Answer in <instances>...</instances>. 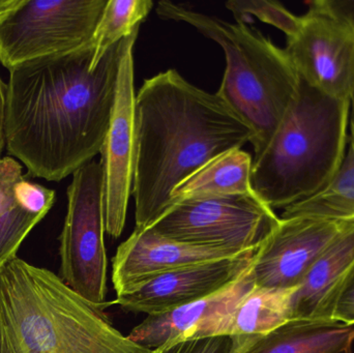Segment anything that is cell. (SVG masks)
I'll return each mask as SVG.
<instances>
[{
	"label": "cell",
	"instance_id": "9a60e30c",
	"mask_svg": "<svg viewBox=\"0 0 354 353\" xmlns=\"http://www.w3.org/2000/svg\"><path fill=\"white\" fill-rule=\"evenodd\" d=\"M54 201L55 192L29 182L18 161L10 157L0 160V267L17 256Z\"/></svg>",
	"mask_w": 354,
	"mask_h": 353
},
{
	"label": "cell",
	"instance_id": "603a6c76",
	"mask_svg": "<svg viewBox=\"0 0 354 353\" xmlns=\"http://www.w3.org/2000/svg\"><path fill=\"white\" fill-rule=\"evenodd\" d=\"M234 339L231 336L176 340L164 344L153 353H231Z\"/></svg>",
	"mask_w": 354,
	"mask_h": 353
},
{
	"label": "cell",
	"instance_id": "d4e9b609",
	"mask_svg": "<svg viewBox=\"0 0 354 353\" xmlns=\"http://www.w3.org/2000/svg\"><path fill=\"white\" fill-rule=\"evenodd\" d=\"M6 106H8V84H6L0 77V157L6 146Z\"/></svg>",
	"mask_w": 354,
	"mask_h": 353
},
{
	"label": "cell",
	"instance_id": "cb8c5ba5",
	"mask_svg": "<svg viewBox=\"0 0 354 353\" xmlns=\"http://www.w3.org/2000/svg\"><path fill=\"white\" fill-rule=\"evenodd\" d=\"M334 321L354 325V271L339 298L335 310Z\"/></svg>",
	"mask_w": 354,
	"mask_h": 353
},
{
	"label": "cell",
	"instance_id": "30bf717a",
	"mask_svg": "<svg viewBox=\"0 0 354 353\" xmlns=\"http://www.w3.org/2000/svg\"><path fill=\"white\" fill-rule=\"evenodd\" d=\"M139 28L126 37L118 73L115 105L101 151L105 184L106 233L120 238L126 226L136 162L134 47Z\"/></svg>",
	"mask_w": 354,
	"mask_h": 353
},
{
	"label": "cell",
	"instance_id": "ba28073f",
	"mask_svg": "<svg viewBox=\"0 0 354 353\" xmlns=\"http://www.w3.org/2000/svg\"><path fill=\"white\" fill-rule=\"evenodd\" d=\"M280 222L255 194L218 195L179 201L149 228L183 244L245 252L259 249Z\"/></svg>",
	"mask_w": 354,
	"mask_h": 353
},
{
	"label": "cell",
	"instance_id": "d6986e66",
	"mask_svg": "<svg viewBox=\"0 0 354 353\" xmlns=\"http://www.w3.org/2000/svg\"><path fill=\"white\" fill-rule=\"evenodd\" d=\"M291 217L354 222V93L351 102L348 144L338 173L319 194L287 207L281 216L283 219Z\"/></svg>",
	"mask_w": 354,
	"mask_h": 353
},
{
	"label": "cell",
	"instance_id": "7402d4cb",
	"mask_svg": "<svg viewBox=\"0 0 354 353\" xmlns=\"http://www.w3.org/2000/svg\"><path fill=\"white\" fill-rule=\"evenodd\" d=\"M226 8L235 16V21H245L250 16L257 17L262 22L268 23L286 35L292 37L301 26V16L287 10L284 6L270 0H231Z\"/></svg>",
	"mask_w": 354,
	"mask_h": 353
},
{
	"label": "cell",
	"instance_id": "5b68a950",
	"mask_svg": "<svg viewBox=\"0 0 354 353\" xmlns=\"http://www.w3.org/2000/svg\"><path fill=\"white\" fill-rule=\"evenodd\" d=\"M157 14L187 23L222 47L226 68L216 95L251 128L254 158L261 155L299 91L287 52L245 21L228 22L172 1H160Z\"/></svg>",
	"mask_w": 354,
	"mask_h": 353
},
{
	"label": "cell",
	"instance_id": "7a4b0ae2",
	"mask_svg": "<svg viewBox=\"0 0 354 353\" xmlns=\"http://www.w3.org/2000/svg\"><path fill=\"white\" fill-rule=\"evenodd\" d=\"M135 128L132 195L138 229L151 227L169 209L183 180L253 137L216 93L198 88L174 68L143 82L135 97Z\"/></svg>",
	"mask_w": 354,
	"mask_h": 353
},
{
	"label": "cell",
	"instance_id": "277c9868",
	"mask_svg": "<svg viewBox=\"0 0 354 353\" xmlns=\"http://www.w3.org/2000/svg\"><path fill=\"white\" fill-rule=\"evenodd\" d=\"M351 102L320 93L299 78L297 97L263 153L253 158L251 184L272 209L324 190L338 173L349 136Z\"/></svg>",
	"mask_w": 354,
	"mask_h": 353
},
{
	"label": "cell",
	"instance_id": "ac0fdd59",
	"mask_svg": "<svg viewBox=\"0 0 354 353\" xmlns=\"http://www.w3.org/2000/svg\"><path fill=\"white\" fill-rule=\"evenodd\" d=\"M252 167L253 158L243 149L223 153L176 187L171 207L196 197L255 194L251 184Z\"/></svg>",
	"mask_w": 354,
	"mask_h": 353
},
{
	"label": "cell",
	"instance_id": "5bb4252c",
	"mask_svg": "<svg viewBox=\"0 0 354 353\" xmlns=\"http://www.w3.org/2000/svg\"><path fill=\"white\" fill-rule=\"evenodd\" d=\"M241 253L183 244L159 236L151 228H135L130 238L118 247L112 260L114 290L116 296H124L170 271Z\"/></svg>",
	"mask_w": 354,
	"mask_h": 353
},
{
	"label": "cell",
	"instance_id": "44dd1931",
	"mask_svg": "<svg viewBox=\"0 0 354 353\" xmlns=\"http://www.w3.org/2000/svg\"><path fill=\"white\" fill-rule=\"evenodd\" d=\"M151 0H108L93 35L91 68H95L110 48L130 37L153 10Z\"/></svg>",
	"mask_w": 354,
	"mask_h": 353
},
{
	"label": "cell",
	"instance_id": "52a82bcc",
	"mask_svg": "<svg viewBox=\"0 0 354 353\" xmlns=\"http://www.w3.org/2000/svg\"><path fill=\"white\" fill-rule=\"evenodd\" d=\"M108 0H12L0 12V62L73 51L93 41Z\"/></svg>",
	"mask_w": 354,
	"mask_h": 353
},
{
	"label": "cell",
	"instance_id": "6da1fadb",
	"mask_svg": "<svg viewBox=\"0 0 354 353\" xmlns=\"http://www.w3.org/2000/svg\"><path fill=\"white\" fill-rule=\"evenodd\" d=\"M124 45L110 48L95 68L91 41L8 70L6 146L29 176L60 182L101 155Z\"/></svg>",
	"mask_w": 354,
	"mask_h": 353
},
{
	"label": "cell",
	"instance_id": "2e32d148",
	"mask_svg": "<svg viewBox=\"0 0 354 353\" xmlns=\"http://www.w3.org/2000/svg\"><path fill=\"white\" fill-rule=\"evenodd\" d=\"M353 271L354 222H351L293 292L292 319L334 321L339 298Z\"/></svg>",
	"mask_w": 354,
	"mask_h": 353
},
{
	"label": "cell",
	"instance_id": "4fadbf2b",
	"mask_svg": "<svg viewBox=\"0 0 354 353\" xmlns=\"http://www.w3.org/2000/svg\"><path fill=\"white\" fill-rule=\"evenodd\" d=\"M255 286L251 267L239 280L216 294L170 312L149 315L128 337L155 350L176 340L229 336L233 313Z\"/></svg>",
	"mask_w": 354,
	"mask_h": 353
},
{
	"label": "cell",
	"instance_id": "3957f363",
	"mask_svg": "<svg viewBox=\"0 0 354 353\" xmlns=\"http://www.w3.org/2000/svg\"><path fill=\"white\" fill-rule=\"evenodd\" d=\"M59 276L18 256L0 267V353H153Z\"/></svg>",
	"mask_w": 354,
	"mask_h": 353
},
{
	"label": "cell",
	"instance_id": "ffe728a7",
	"mask_svg": "<svg viewBox=\"0 0 354 353\" xmlns=\"http://www.w3.org/2000/svg\"><path fill=\"white\" fill-rule=\"evenodd\" d=\"M295 289L255 286L233 313L229 336L264 335L290 321Z\"/></svg>",
	"mask_w": 354,
	"mask_h": 353
},
{
	"label": "cell",
	"instance_id": "e0dca14e",
	"mask_svg": "<svg viewBox=\"0 0 354 353\" xmlns=\"http://www.w3.org/2000/svg\"><path fill=\"white\" fill-rule=\"evenodd\" d=\"M233 339L231 353H354V325L292 319L270 333Z\"/></svg>",
	"mask_w": 354,
	"mask_h": 353
},
{
	"label": "cell",
	"instance_id": "8fae6325",
	"mask_svg": "<svg viewBox=\"0 0 354 353\" xmlns=\"http://www.w3.org/2000/svg\"><path fill=\"white\" fill-rule=\"evenodd\" d=\"M349 224L324 218H281L278 227L254 258L252 273L256 286L297 287L314 263Z\"/></svg>",
	"mask_w": 354,
	"mask_h": 353
},
{
	"label": "cell",
	"instance_id": "9c48e42d",
	"mask_svg": "<svg viewBox=\"0 0 354 353\" xmlns=\"http://www.w3.org/2000/svg\"><path fill=\"white\" fill-rule=\"evenodd\" d=\"M299 30L287 37L285 51L299 78L320 93L351 102L354 93V19L328 0L309 2Z\"/></svg>",
	"mask_w": 354,
	"mask_h": 353
},
{
	"label": "cell",
	"instance_id": "484cf974",
	"mask_svg": "<svg viewBox=\"0 0 354 353\" xmlns=\"http://www.w3.org/2000/svg\"><path fill=\"white\" fill-rule=\"evenodd\" d=\"M12 0H0V12H3L8 6H10Z\"/></svg>",
	"mask_w": 354,
	"mask_h": 353
},
{
	"label": "cell",
	"instance_id": "8992f818",
	"mask_svg": "<svg viewBox=\"0 0 354 353\" xmlns=\"http://www.w3.org/2000/svg\"><path fill=\"white\" fill-rule=\"evenodd\" d=\"M105 184L101 162L91 161L73 174L68 211L60 234V279L95 308L107 296Z\"/></svg>",
	"mask_w": 354,
	"mask_h": 353
},
{
	"label": "cell",
	"instance_id": "7c38bea8",
	"mask_svg": "<svg viewBox=\"0 0 354 353\" xmlns=\"http://www.w3.org/2000/svg\"><path fill=\"white\" fill-rule=\"evenodd\" d=\"M257 251L170 271L131 294L118 296L106 306L118 305L129 312L147 316L170 312L216 294L239 280L251 269Z\"/></svg>",
	"mask_w": 354,
	"mask_h": 353
}]
</instances>
